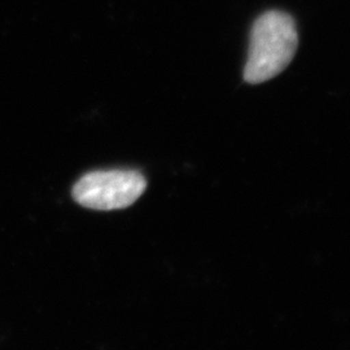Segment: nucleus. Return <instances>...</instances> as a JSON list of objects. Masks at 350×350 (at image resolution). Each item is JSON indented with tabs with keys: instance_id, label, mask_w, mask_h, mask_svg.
Here are the masks:
<instances>
[{
	"instance_id": "nucleus-1",
	"label": "nucleus",
	"mask_w": 350,
	"mask_h": 350,
	"mask_svg": "<svg viewBox=\"0 0 350 350\" xmlns=\"http://www.w3.org/2000/svg\"><path fill=\"white\" fill-rule=\"evenodd\" d=\"M297 44L296 24L288 13L269 11L261 14L250 31L245 82L258 85L280 75L292 62Z\"/></svg>"
},
{
	"instance_id": "nucleus-2",
	"label": "nucleus",
	"mask_w": 350,
	"mask_h": 350,
	"mask_svg": "<svg viewBox=\"0 0 350 350\" xmlns=\"http://www.w3.org/2000/svg\"><path fill=\"white\" fill-rule=\"evenodd\" d=\"M146 188L144 175L135 170H98L78 179L72 195L88 209L116 211L133 205Z\"/></svg>"
}]
</instances>
